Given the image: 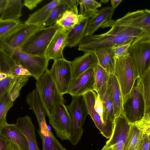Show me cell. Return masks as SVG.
I'll list each match as a JSON object with an SVG mask.
<instances>
[{
  "mask_svg": "<svg viewBox=\"0 0 150 150\" xmlns=\"http://www.w3.org/2000/svg\"><path fill=\"white\" fill-rule=\"evenodd\" d=\"M111 28L105 33L84 38L79 45L78 50L85 52H95L112 48L115 45L131 43L144 35L142 30L124 25L118 19L115 21Z\"/></svg>",
  "mask_w": 150,
  "mask_h": 150,
  "instance_id": "cell-1",
  "label": "cell"
},
{
  "mask_svg": "<svg viewBox=\"0 0 150 150\" xmlns=\"http://www.w3.org/2000/svg\"><path fill=\"white\" fill-rule=\"evenodd\" d=\"M36 90L49 118L56 108L65 101L59 91L50 70L48 69L36 82Z\"/></svg>",
  "mask_w": 150,
  "mask_h": 150,
  "instance_id": "cell-2",
  "label": "cell"
},
{
  "mask_svg": "<svg viewBox=\"0 0 150 150\" xmlns=\"http://www.w3.org/2000/svg\"><path fill=\"white\" fill-rule=\"evenodd\" d=\"M0 50L11 57L16 63L21 64L36 81L47 69L49 61L45 57L29 54L4 43H0Z\"/></svg>",
  "mask_w": 150,
  "mask_h": 150,
  "instance_id": "cell-3",
  "label": "cell"
},
{
  "mask_svg": "<svg viewBox=\"0 0 150 150\" xmlns=\"http://www.w3.org/2000/svg\"><path fill=\"white\" fill-rule=\"evenodd\" d=\"M114 57V74L120 87L124 106L131 99L136 81L139 77L129 55L123 57Z\"/></svg>",
  "mask_w": 150,
  "mask_h": 150,
  "instance_id": "cell-4",
  "label": "cell"
},
{
  "mask_svg": "<svg viewBox=\"0 0 150 150\" xmlns=\"http://www.w3.org/2000/svg\"><path fill=\"white\" fill-rule=\"evenodd\" d=\"M61 28L55 23L41 28L33 33L21 47V50L29 54L45 57L47 48L57 31Z\"/></svg>",
  "mask_w": 150,
  "mask_h": 150,
  "instance_id": "cell-5",
  "label": "cell"
},
{
  "mask_svg": "<svg viewBox=\"0 0 150 150\" xmlns=\"http://www.w3.org/2000/svg\"><path fill=\"white\" fill-rule=\"evenodd\" d=\"M73 121L72 137L69 141L73 145H76L82 136L83 125L88 111L83 95L72 96L70 104L67 106Z\"/></svg>",
  "mask_w": 150,
  "mask_h": 150,
  "instance_id": "cell-6",
  "label": "cell"
},
{
  "mask_svg": "<svg viewBox=\"0 0 150 150\" xmlns=\"http://www.w3.org/2000/svg\"><path fill=\"white\" fill-rule=\"evenodd\" d=\"M49 119L57 136L62 140L70 141L73 133L72 117L64 103H59Z\"/></svg>",
  "mask_w": 150,
  "mask_h": 150,
  "instance_id": "cell-7",
  "label": "cell"
},
{
  "mask_svg": "<svg viewBox=\"0 0 150 150\" xmlns=\"http://www.w3.org/2000/svg\"><path fill=\"white\" fill-rule=\"evenodd\" d=\"M50 71L60 94L67 93L73 79L70 61L64 58L54 60Z\"/></svg>",
  "mask_w": 150,
  "mask_h": 150,
  "instance_id": "cell-8",
  "label": "cell"
},
{
  "mask_svg": "<svg viewBox=\"0 0 150 150\" xmlns=\"http://www.w3.org/2000/svg\"><path fill=\"white\" fill-rule=\"evenodd\" d=\"M132 123L124 110L116 118L112 134L105 145L111 146L113 150H124Z\"/></svg>",
  "mask_w": 150,
  "mask_h": 150,
  "instance_id": "cell-9",
  "label": "cell"
},
{
  "mask_svg": "<svg viewBox=\"0 0 150 150\" xmlns=\"http://www.w3.org/2000/svg\"><path fill=\"white\" fill-rule=\"evenodd\" d=\"M118 19L124 25L143 31L144 35L137 41L150 42V10L145 9L129 12Z\"/></svg>",
  "mask_w": 150,
  "mask_h": 150,
  "instance_id": "cell-10",
  "label": "cell"
},
{
  "mask_svg": "<svg viewBox=\"0 0 150 150\" xmlns=\"http://www.w3.org/2000/svg\"><path fill=\"white\" fill-rule=\"evenodd\" d=\"M128 54L139 78H141L150 65V42H134L130 47Z\"/></svg>",
  "mask_w": 150,
  "mask_h": 150,
  "instance_id": "cell-11",
  "label": "cell"
},
{
  "mask_svg": "<svg viewBox=\"0 0 150 150\" xmlns=\"http://www.w3.org/2000/svg\"><path fill=\"white\" fill-rule=\"evenodd\" d=\"M94 68H92L73 79L67 93L72 96L83 95L94 91Z\"/></svg>",
  "mask_w": 150,
  "mask_h": 150,
  "instance_id": "cell-12",
  "label": "cell"
},
{
  "mask_svg": "<svg viewBox=\"0 0 150 150\" xmlns=\"http://www.w3.org/2000/svg\"><path fill=\"white\" fill-rule=\"evenodd\" d=\"M97 95L94 91H91L83 95L87 105L88 115L101 134L106 138L109 139L112 134L114 125L105 124L100 116L95 111L94 107Z\"/></svg>",
  "mask_w": 150,
  "mask_h": 150,
  "instance_id": "cell-13",
  "label": "cell"
},
{
  "mask_svg": "<svg viewBox=\"0 0 150 150\" xmlns=\"http://www.w3.org/2000/svg\"><path fill=\"white\" fill-rule=\"evenodd\" d=\"M43 28L44 27L42 25L22 23L17 30L2 43L13 48L21 50V47L29 37L36 31Z\"/></svg>",
  "mask_w": 150,
  "mask_h": 150,
  "instance_id": "cell-14",
  "label": "cell"
},
{
  "mask_svg": "<svg viewBox=\"0 0 150 150\" xmlns=\"http://www.w3.org/2000/svg\"><path fill=\"white\" fill-rule=\"evenodd\" d=\"M114 9L110 6L105 7L89 20L86 37L93 35L100 28L112 26L115 21L112 19Z\"/></svg>",
  "mask_w": 150,
  "mask_h": 150,
  "instance_id": "cell-15",
  "label": "cell"
},
{
  "mask_svg": "<svg viewBox=\"0 0 150 150\" xmlns=\"http://www.w3.org/2000/svg\"><path fill=\"white\" fill-rule=\"evenodd\" d=\"M68 31L60 28L56 32L47 49L45 57L49 61L63 59V51L66 46V40Z\"/></svg>",
  "mask_w": 150,
  "mask_h": 150,
  "instance_id": "cell-16",
  "label": "cell"
},
{
  "mask_svg": "<svg viewBox=\"0 0 150 150\" xmlns=\"http://www.w3.org/2000/svg\"><path fill=\"white\" fill-rule=\"evenodd\" d=\"M0 138L14 143L21 150H29L25 136L15 124L8 123L0 127Z\"/></svg>",
  "mask_w": 150,
  "mask_h": 150,
  "instance_id": "cell-17",
  "label": "cell"
},
{
  "mask_svg": "<svg viewBox=\"0 0 150 150\" xmlns=\"http://www.w3.org/2000/svg\"><path fill=\"white\" fill-rule=\"evenodd\" d=\"M70 63L73 78L74 79L88 69L94 68L98 64V61L94 52H87L70 61Z\"/></svg>",
  "mask_w": 150,
  "mask_h": 150,
  "instance_id": "cell-18",
  "label": "cell"
},
{
  "mask_svg": "<svg viewBox=\"0 0 150 150\" xmlns=\"http://www.w3.org/2000/svg\"><path fill=\"white\" fill-rule=\"evenodd\" d=\"M106 91L112 102L116 118L124 110L123 97L120 87L114 74H110Z\"/></svg>",
  "mask_w": 150,
  "mask_h": 150,
  "instance_id": "cell-19",
  "label": "cell"
},
{
  "mask_svg": "<svg viewBox=\"0 0 150 150\" xmlns=\"http://www.w3.org/2000/svg\"><path fill=\"white\" fill-rule=\"evenodd\" d=\"M15 124L25 136L29 150H40L36 140L35 127L30 117L28 115L19 117Z\"/></svg>",
  "mask_w": 150,
  "mask_h": 150,
  "instance_id": "cell-20",
  "label": "cell"
},
{
  "mask_svg": "<svg viewBox=\"0 0 150 150\" xmlns=\"http://www.w3.org/2000/svg\"><path fill=\"white\" fill-rule=\"evenodd\" d=\"M129 112L127 117L131 122H134L140 119L141 101L143 99L142 94L140 78L137 80L132 95Z\"/></svg>",
  "mask_w": 150,
  "mask_h": 150,
  "instance_id": "cell-21",
  "label": "cell"
},
{
  "mask_svg": "<svg viewBox=\"0 0 150 150\" xmlns=\"http://www.w3.org/2000/svg\"><path fill=\"white\" fill-rule=\"evenodd\" d=\"M89 20L83 19L68 32L66 40V46L75 47L79 45L82 40L86 37Z\"/></svg>",
  "mask_w": 150,
  "mask_h": 150,
  "instance_id": "cell-22",
  "label": "cell"
},
{
  "mask_svg": "<svg viewBox=\"0 0 150 150\" xmlns=\"http://www.w3.org/2000/svg\"><path fill=\"white\" fill-rule=\"evenodd\" d=\"M39 126L38 132L42 140V150H67L48 129L46 122Z\"/></svg>",
  "mask_w": 150,
  "mask_h": 150,
  "instance_id": "cell-23",
  "label": "cell"
},
{
  "mask_svg": "<svg viewBox=\"0 0 150 150\" xmlns=\"http://www.w3.org/2000/svg\"><path fill=\"white\" fill-rule=\"evenodd\" d=\"M26 101L35 114L39 125L46 122V113L36 89L27 94Z\"/></svg>",
  "mask_w": 150,
  "mask_h": 150,
  "instance_id": "cell-24",
  "label": "cell"
},
{
  "mask_svg": "<svg viewBox=\"0 0 150 150\" xmlns=\"http://www.w3.org/2000/svg\"><path fill=\"white\" fill-rule=\"evenodd\" d=\"M23 6L21 0H7L5 9L0 15V21L19 20Z\"/></svg>",
  "mask_w": 150,
  "mask_h": 150,
  "instance_id": "cell-25",
  "label": "cell"
},
{
  "mask_svg": "<svg viewBox=\"0 0 150 150\" xmlns=\"http://www.w3.org/2000/svg\"><path fill=\"white\" fill-rule=\"evenodd\" d=\"M60 0H54L46 4L33 13L30 14L24 23L28 24L42 25L49 16L54 7Z\"/></svg>",
  "mask_w": 150,
  "mask_h": 150,
  "instance_id": "cell-26",
  "label": "cell"
},
{
  "mask_svg": "<svg viewBox=\"0 0 150 150\" xmlns=\"http://www.w3.org/2000/svg\"><path fill=\"white\" fill-rule=\"evenodd\" d=\"M94 91L100 97L105 93L110 74L98 64L94 68Z\"/></svg>",
  "mask_w": 150,
  "mask_h": 150,
  "instance_id": "cell-27",
  "label": "cell"
},
{
  "mask_svg": "<svg viewBox=\"0 0 150 150\" xmlns=\"http://www.w3.org/2000/svg\"><path fill=\"white\" fill-rule=\"evenodd\" d=\"M98 61V64L109 74H114L115 59L111 48L105 49L94 52Z\"/></svg>",
  "mask_w": 150,
  "mask_h": 150,
  "instance_id": "cell-28",
  "label": "cell"
},
{
  "mask_svg": "<svg viewBox=\"0 0 150 150\" xmlns=\"http://www.w3.org/2000/svg\"><path fill=\"white\" fill-rule=\"evenodd\" d=\"M84 19L83 16L70 10L66 11L55 23L63 30L69 31Z\"/></svg>",
  "mask_w": 150,
  "mask_h": 150,
  "instance_id": "cell-29",
  "label": "cell"
},
{
  "mask_svg": "<svg viewBox=\"0 0 150 150\" xmlns=\"http://www.w3.org/2000/svg\"><path fill=\"white\" fill-rule=\"evenodd\" d=\"M140 79L144 104L143 115H150V65L140 78Z\"/></svg>",
  "mask_w": 150,
  "mask_h": 150,
  "instance_id": "cell-30",
  "label": "cell"
},
{
  "mask_svg": "<svg viewBox=\"0 0 150 150\" xmlns=\"http://www.w3.org/2000/svg\"><path fill=\"white\" fill-rule=\"evenodd\" d=\"M103 105V119L107 124L114 125L116 118L112 102L109 95L106 91L104 95L100 97Z\"/></svg>",
  "mask_w": 150,
  "mask_h": 150,
  "instance_id": "cell-31",
  "label": "cell"
},
{
  "mask_svg": "<svg viewBox=\"0 0 150 150\" xmlns=\"http://www.w3.org/2000/svg\"><path fill=\"white\" fill-rule=\"evenodd\" d=\"M80 10L79 14L84 19H89L94 16L99 11L98 8L101 4L100 2L94 0H79Z\"/></svg>",
  "mask_w": 150,
  "mask_h": 150,
  "instance_id": "cell-32",
  "label": "cell"
},
{
  "mask_svg": "<svg viewBox=\"0 0 150 150\" xmlns=\"http://www.w3.org/2000/svg\"><path fill=\"white\" fill-rule=\"evenodd\" d=\"M31 75L15 76L11 82L7 94L11 100L14 102L20 96L22 88L28 82Z\"/></svg>",
  "mask_w": 150,
  "mask_h": 150,
  "instance_id": "cell-33",
  "label": "cell"
},
{
  "mask_svg": "<svg viewBox=\"0 0 150 150\" xmlns=\"http://www.w3.org/2000/svg\"><path fill=\"white\" fill-rule=\"evenodd\" d=\"M22 24L20 20L0 21V43L17 30Z\"/></svg>",
  "mask_w": 150,
  "mask_h": 150,
  "instance_id": "cell-34",
  "label": "cell"
},
{
  "mask_svg": "<svg viewBox=\"0 0 150 150\" xmlns=\"http://www.w3.org/2000/svg\"><path fill=\"white\" fill-rule=\"evenodd\" d=\"M69 10L68 7L63 0H60L58 3L54 7L49 16L42 24L44 28L55 23L62 17L64 13Z\"/></svg>",
  "mask_w": 150,
  "mask_h": 150,
  "instance_id": "cell-35",
  "label": "cell"
},
{
  "mask_svg": "<svg viewBox=\"0 0 150 150\" xmlns=\"http://www.w3.org/2000/svg\"><path fill=\"white\" fill-rule=\"evenodd\" d=\"M17 64L11 57L0 50V73L15 76Z\"/></svg>",
  "mask_w": 150,
  "mask_h": 150,
  "instance_id": "cell-36",
  "label": "cell"
},
{
  "mask_svg": "<svg viewBox=\"0 0 150 150\" xmlns=\"http://www.w3.org/2000/svg\"><path fill=\"white\" fill-rule=\"evenodd\" d=\"M142 133L132 123L124 150H136L142 136Z\"/></svg>",
  "mask_w": 150,
  "mask_h": 150,
  "instance_id": "cell-37",
  "label": "cell"
},
{
  "mask_svg": "<svg viewBox=\"0 0 150 150\" xmlns=\"http://www.w3.org/2000/svg\"><path fill=\"white\" fill-rule=\"evenodd\" d=\"M13 102L7 93L0 97V127L8 124L6 121V115L8 110L13 106Z\"/></svg>",
  "mask_w": 150,
  "mask_h": 150,
  "instance_id": "cell-38",
  "label": "cell"
},
{
  "mask_svg": "<svg viewBox=\"0 0 150 150\" xmlns=\"http://www.w3.org/2000/svg\"><path fill=\"white\" fill-rule=\"evenodd\" d=\"M144 134L150 135V115H143L139 120L132 123Z\"/></svg>",
  "mask_w": 150,
  "mask_h": 150,
  "instance_id": "cell-39",
  "label": "cell"
},
{
  "mask_svg": "<svg viewBox=\"0 0 150 150\" xmlns=\"http://www.w3.org/2000/svg\"><path fill=\"white\" fill-rule=\"evenodd\" d=\"M131 43L122 44L115 45L111 48L114 57H123L129 55L128 51Z\"/></svg>",
  "mask_w": 150,
  "mask_h": 150,
  "instance_id": "cell-40",
  "label": "cell"
},
{
  "mask_svg": "<svg viewBox=\"0 0 150 150\" xmlns=\"http://www.w3.org/2000/svg\"><path fill=\"white\" fill-rule=\"evenodd\" d=\"M14 76L13 75H8L6 78L0 80V97L7 93Z\"/></svg>",
  "mask_w": 150,
  "mask_h": 150,
  "instance_id": "cell-41",
  "label": "cell"
},
{
  "mask_svg": "<svg viewBox=\"0 0 150 150\" xmlns=\"http://www.w3.org/2000/svg\"><path fill=\"white\" fill-rule=\"evenodd\" d=\"M138 150H150L149 136L142 134L137 148Z\"/></svg>",
  "mask_w": 150,
  "mask_h": 150,
  "instance_id": "cell-42",
  "label": "cell"
},
{
  "mask_svg": "<svg viewBox=\"0 0 150 150\" xmlns=\"http://www.w3.org/2000/svg\"><path fill=\"white\" fill-rule=\"evenodd\" d=\"M94 107L96 112L100 116L103 120V103L100 96L97 94L95 99Z\"/></svg>",
  "mask_w": 150,
  "mask_h": 150,
  "instance_id": "cell-43",
  "label": "cell"
},
{
  "mask_svg": "<svg viewBox=\"0 0 150 150\" xmlns=\"http://www.w3.org/2000/svg\"><path fill=\"white\" fill-rule=\"evenodd\" d=\"M68 6L69 10L73 11L76 14H79L78 6L79 4V1L78 0H63Z\"/></svg>",
  "mask_w": 150,
  "mask_h": 150,
  "instance_id": "cell-44",
  "label": "cell"
},
{
  "mask_svg": "<svg viewBox=\"0 0 150 150\" xmlns=\"http://www.w3.org/2000/svg\"><path fill=\"white\" fill-rule=\"evenodd\" d=\"M43 1V0H25L23 1V5L29 10H32L36 7L38 4Z\"/></svg>",
  "mask_w": 150,
  "mask_h": 150,
  "instance_id": "cell-45",
  "label": "cell"
},
{
  "mask_svg": "<svg viewBox=\"0 0 150 150\" xmlns=\"http://www.w3.org/2000/svg\"><path fill=\"white\" fill-rule=\"evenodd\" d=\"M6 150H21L19 147L14 143L8 141Z\"/></svg>",
  "mask_w": 150,
  "mask_h": 150,
  "instance_id": "cell-46",
  "label": "cell"
},
{
  "mask_svg": "<svg viewBox=\"0 0 150 150\" xmlns=\"http://www.w3.org/2000/svg\"><path fill=\"white\" fill-rule=\"evenodd\" d=\"M122 1V0H111V7L115 10Z\"/></svg>",
  "mask_w": 150,
  "mask_h": 150,
  "instance_id": "cell-47",
  "label": "cell"
},
{
  "mask_svg": "<svg viewBox=\"0 0 150 150\" xmlns=\"http://www.w3.org/2000/svg\"><path fill=\"white\" fill-rule=\"evenodd\" d=\"M7 0H1L0 1V15L3 12L5 7Z\"/></svg>",
  "mask_w": 150,
  "mask_h": 150,
  "instance_id": "cell-48",
  "label": "cell"
},
{
  "mask_svg": "<svg viewBox=\"0 0 150 150\" xmlns=\"http://www.w3.org/2000/svg\"><path fill=\"white\" fill-rule=\"evenodd\" d=\"M101 150H113L111 146H108L105 145Z\"/></svg>",
  "mask_w": 150,
  "mask_h": 150,
  "instance_id": "cell-49",
  "label": "cell"
},
{
  "mask_svg": "<svg viewBox=\"0 0 150 150\" xmlns=\"http://www.w3.org/2000/svg\"><path fill=\"white\" fill-rule=\"evenodd\" d=\"M7 75L5 74L0 73V80L6 78Z\"/></svg>",
  "mask_w": 150,
  "mask_h": 150,
  "instance_id": "cell-50",
  "label": "cell"
},
{
  "mask_svg": "<svg viewBox=\"0 0 150 150\" xmlns=\"http://www.w3.org/2000/svg\"><path fill=\"white\" fill-rule=\"evenodd\" d=\"M100 1L102 3H107L108 1V0H100Z\"/></svg>",
  "mask_w": 150,
  "mask_h": 150,
  "instance_id": "cell-51",
  "label": "cell"
},
{
  "mask_svg": "<svg viewBox=\"0 0 150 150\" xmlns=\"http://www.w3.org/2000/svg\"><path fill=\"white\" fill-rule=\"evenodd\" d=\"M149 138L150 140V135H149Z\"/></svg>",
  "mask_w": 150,
  "mask_h": 150,
  "instance_id": "cell-52",
  "label": "cell"
},
{
  "mask_svg": "<svg viewBox=\"0 0 150 150\" xmlns=\"http://www.w3.org/2000/svg\"><path fill=\"white\" fill-rule=\"evenodd\" d=\"M136 150H138V149H137Z\"/></svg>",
  "mask_w": 150,
  "mask_h": 150,
  "instance_id": "cell-53",
  "label": "cell"
}]
</instances>
